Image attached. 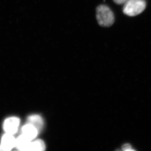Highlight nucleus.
I'll use <instances>...</instances> for the list:
<instances>
[{
	"instance_id": "obj_6",
	"label": "nucleus",
	"mask_w": 151,
	"mask_h": 151,
	"mask_svg": "<svg viewBox=\"0 0 151 151\" xmlns=\"http://www.w3.org/2000/svg\"><path fill=\"white\" fill-rule=\"evenodd\" d=\"M31 141L24 135H20L16 139L15 147L19 150L29 151Z\"/></svg>"
},
{
	"instance_id": "obj_10",
	"label": "nucleus",
	"mask_w": 151,
	"mask_h": 151,
	"mask_svg": "<svg viewBox=\"0 0 151 151\" xmlns=\"http://www.w3.org/2000/svg\"><path fill=\"white\" fill-rule=\"evenodd\" d=\"M115 3L118 4H123L127 2V0H113Z\"/></svg>"
},
{
	"instance_id": "obj_7",
	"label": "nucleus",
	"mask_w": 151,
	"mask_h": 151,
	"mask_svg": "<svg viewBox=\"0 0 151 151\" xmlns=\"http://www.w3.org/2000/svg\"><path fill=\"white\" fill-rule=\"evenodd\" d=\"M27 124H32L37 129L39 133L43 128V119L39 115H34L30 116L27 119Z\"/></svg>"
},
{
	"instance_id": "obj_8",
	"label": "nucleus",
	"mask_w": 151,
	"mask_h": 151,
	"mask_svg": "<svg viewBox=\"0 0 151 151\" xmlns=\"http://www.w3.org/2000/svg\"><path fill=\"white\" fill-rule=\"evenodd\" d=\"M45 145L42 140L38 139L34 142H31L29 151H43L45 150Z\"/></svg>"
},
{
	"instance_id": "obj_3",
	"label": "nucleus",
	"mask_w": 151,
	"mask_h": 151,
	"mask_svg": "<svg viewBox=\"0 0 151 151\" xmlns=\"http://www.w3.org/2000/svg\"><path fill=\"white\" fill-rule=\"evenodd\" d=\"M20 120L16 117H9L6 119L3 125L4 130L7 134L13 135L17 132Z\"/></svg>"
},
{
	"instance_id": "obj_4",
	"label": "nucleus",
	"mask_w": 151,
	"mask_h": 151,
	"mask_svg": "<svg viewBox=\"0 0 151 151\" xmlns=\"http://www.w3.org/2000/svg\"><path fill=\"white\" fill-rule=\"evenodd\" d=\"M16 139L13 135L6 133L3 135L1 139V144L3 150L10 151L15 147Z\"/></svg>"
},
{
	"instance_id": "obj_2",
	"label": "nucleus",
	"mask_w": 151,
	"mask_h": 151,
	"mask_svg": "<svg viewBox=\"0 0 151 151\" xmlns=\"http://www.w3.org/2000/svg\"><path fill=\"white\" fill-rule=\"evenodd\" d=\"M146 6L144 0H127L124 4L123 12L129 16H135L142 12Z\"/></svg>"
},
{
	"instance_id": "obj_9",
	"label": "nucleus",
	"mask_w": 151,
	"mask_h": 151,
	"mask_svg": "<svg viewBox=\"0 0 151 151\" xmlns=\"http://www.w3.org/2000/svg\"><path fill=\"white\" fill-rule=\"evenodd\" d=\"M123 150L124 151H134V150L132 149V147L129 144L124 145L122 147Z\"/></svg>"
},
{
	"instance_id": "obj_11",
	"label": "nucleus",
	"mask_w": 151,
	"mask_h": 151,
	"mask_svg": "<svg viewBox=\"0 0 151 151\" xmlns=\"http://www.w3.org/2000/svg\"><path fill=\"white\" fill-rule=\"evenodd\" d=\"M0 151H4L3 150L2 147V146L1 145H0Z\"/></svg>"
},
{
	"instance_id": "obj_1",
	"label": "nucleus",
	"mask_w": 151,
	"mask_h": 151,
	"mask_svg": "<svg viewBox=\"0 0 151 151\" xmlns=\"http://www.w3.org/2000/svg\"><path fill=\"white\" fill-rule=\"evenodd\" d=\"M97 19L98 23L101 26L109 27L114 22V16L109 7L102 5L97 9Z\"/></svg>"
},
{
	"instance_id": "obj_5",
	"label": "nucleus",
	"mask_w": 151,
	"mask_h": 151,
	"mask_svg": "<svg viewBox=\"0 0 151 151\" xmlns=\"http://www.w3.org/2000/svg\"><path fill=\"white\" fill-rule=\"evenodd\" d=\"M22 134L30 141L36 137L39 132L37 129L32 124H27L22 128Z\"/></svg>"
}]
</instances>
